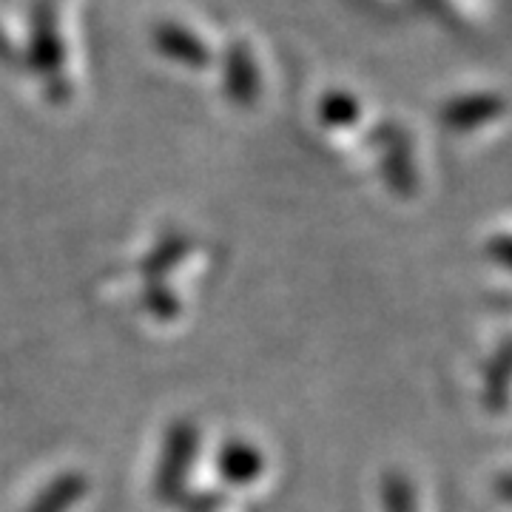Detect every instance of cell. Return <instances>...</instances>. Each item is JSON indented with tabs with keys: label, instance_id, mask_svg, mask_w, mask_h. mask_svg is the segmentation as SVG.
<instances>
[{
	"label": "cell",
	"instance_id": "obj_1",
	"mask_svg": "<svg viewBox=\"0 0 512 512\" xmlns=\"http://www.w3.org/2000/svg\"><path fill=\"white\" fill-rule=\"evenodd\" d=\"M197 458V430H191L188 424H177L168 436L165 444L163 464H160V473H157V490L165 498H174L183 490L185 473L191 467V461Z\"/></svg>",
	"mask_w": 512,
	"mask_h": 512
},
{
	"label": "cell",
	"instance_id": "obj_2",
	"mask_svg": "<svg viewBox=\"0 0 512 512\" xmlns=\"http://www.w3.org/2000/svg\"><path fill=\"white\" fill-rule=\"evenodd\" d=\"M262 467H265V458L248 441H231V444L222 447L220 470L225 481H231V484H251L262 473Z\"/></svg>",
	"mask_w": 512,
	"mask_h": 512
},
{
	"label": "cell",
	"instance_id": "obj_3",
	"mask_svg": "<svg viewBox=\"0 0 512 512\" xmlns=\"http://www.w3.org/2000/svg\"><path fill=\"white\" fill-rule=\"evenodd\" d=\"M83 476H63L57 478L52 487H46V493L37 498L29 512H66L77 501V495L83 493Z\"/></svg>",
	"mask_w": 512,
	"mask_h": 512
},
{
	"label": "cell",
	"instance_id": "obj_4",
	"mask_svg": "<svg viewBox=\"0 0 512 512\" xmlns=\"http://www.w3.org/2000/svg\"><path fill=\"white\" fill-rule=\"evenodd\" d=\"M384 510L387 512H416V495L404 476H387L384 481Z\"/></svg>",
	"mask_w": 512,
	"mask_h": 512
}]
</instances>
